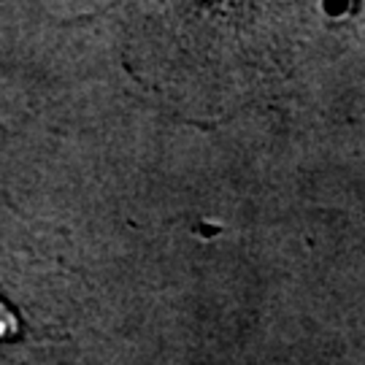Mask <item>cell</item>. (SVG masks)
<instances>
[{
    "instance_id": "6da1fadb",
    "label": "cell",
    "mask_w": 365,
    "mask_h": 365,
    "mask_svg": "<svg viewBox=\"0 0 365 365\" xmlns=\"http://www.w3.org/2000/svg\"><path fill=\"white\" fill-rule=\"evenodd\" d=\"M138 46L168 84L235 92L274 71L295 0H141Z\"/></svg>"
}]
</instances>
